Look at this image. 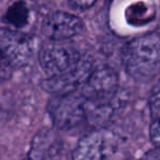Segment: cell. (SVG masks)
I'll use <instances>...</instances> for the list:
<instances>
[{
  "label": "cell",
  "instance_id": "1",
  "mask_svg": "<svg viewBox=\"0 0 160 160\" xmlns=\"http://www.w3.org/2000/svg\"><path fill=\"white\" fill-rule=\"evenodd\" d=\"M122 62L136 79L156 76L160 70V34L147 33L129 41L123 47Z\"/></svg>",
  "mask_w": 160,
  "mask_h": 160
},
{
  "label": "cell",
  "instance_id": "2",
  "mask_svg": "<svg viewBox=\"0 0 160 160\" xmlns=\"http://www.w3.org/2000/svg\"><path fill=\"white\" fill-rule=\"evenodd\" d=\"M1 48V78L6 80L14 69L29 64L33 56L34 43L32 38L18 30L2 28L0 33Z\"/></svg>",
  "mask_w": 160,
  "mask_h": 160
},
{
  "label": "cell",
  "instance_id": "3",
  "mask_svg": "<svg viewBox=\"0 0 160 160\" xmlns=\"http://www.w3.org/2000/svg\"><path fill=\"white\" fill-rule=\"evenodd\" d=\"M122 140L113 132L99 128L83 136L72 153L73 160H121Z\"/></svg>",
  "mask_w": 160,
  "mask_h": 160
},
{
  "label": "cell",
  "instance_id": "4",
  "mask_svg": "<svg viewBox=\"0 0 160 160\" xmlns=\"http://www.w3.org/2000/svg\"><path fill=\"white\" fill-rule=\"evenodd\" d=\"M88 102L85 97L77 92L54 96L48 102L47 111L53 124L62 131H70L77 127L88 116Z\"/></svg>",
  "mask_w": 160,
  "mask_h": 160
},
{
  "label": "cell",
  "instance_id": "5",
  "mask_svg": "<svg viewBox=\"0 0 160 160\" xmlns=\"http://www.w3.org/2000/svg\"><path fill=\"white\" fill-rule=\"evenodd\" d=\"M118 88V76L109 66L93 68L81 87L80 93L85 97L88 104L97 108L107 107L114 98Z\"/></svg>",
  "mask_w": 160,
  "mask_h": 160
},
{
  "label": "cell",
  "instance_id": "6",
  "mask_svg": "<svg viewBox=\"0 0 160 160\" xmlns=\"http://www.w3.org/2000/svg\"><path fill=\"white\" fill-rule=\"evenodd\" d=\"M87 56H82L76 48L59 43H52L42 47L38 62L48 77H58L77 70Z\"/></svg>",
  "mask_w": 160,
  "mask_h": 160
},
{
  "label": "cell",
  "instance_id": "7",
  "mask_svg": "<svg viewBox=\"0 0 160 160\" xmlns=\"http://www.w3.org/2000/svg\"><path fill=\"white\" fill-rule=\"evenodd\" d=\"M85 23L78 16L66 11H55L47 16L42 24V33L53 42L66 41L78 35Z\"/></svg>",
  "mask_w": 160,
  "mask_h": 160
},
{
  "label": "cell",
  "instance_id": "8",
  "mask_svg": "<svg viewBox=\"0 0 160 160\" xmlns=\"http://www.w3.org/2000/svg\"><path fill=\"white\" fill-rule=\"evenodd\" d=\"M92 69V60L86 57L77 70L58 77H47L46 79L42 80L41 87L44 91L53 96H65L72 93L77 91L78 88L82 87Z\"/></svg>",
  "mask_w": 160,
  "mask_h": 160
},
{
  "label": "cell",
  "instance_id": "9",
  "mask_svg": "<svg viewBox=\"0 0 160 160\" xmlns=\"http://www.w3.org/2000/svg\"><path fill=\"white\" fill-rule=\"evenodd\" d=\"M3 20L14 29H22L30 21V9L24 0H16L8 7Z\"/></svg>",
  "mask_w": 160,
  "mask_h": 160
},
{
  "label": "cell",
  "instance_id": "10",
  "mask_svg": "<svg viewBox=\"0 0 160 160\" xmlns=\"http://www.w3.org/2000/svg\"><path fill=\"white\" fill-rule=\"evenodd\" d=\"M149 109L153 118L160 116V80L149 96Z\"/></svg>",
  "mask_w": 160,
  "mask_h": 160
},
{
  "label": "cell",
  "instance_id": "11",
  "mask_svg": "<svg viewBox=\"0 0 160 160\" xmlns=\"http://www.w3.org/2000/svg\"><path fill=\"white\" fill-rule=\"evenodd\" d=\"M149 133H150L151 142L156 145L157 148H160V116L153 118Z\"/></svg>",
  "mask_w": 160,
  "mask_h": 160
},
{
  "label": "cell",
  "instance_id": "12",
  "mask_svg": "<svg viewBox=\"0 0 160 160\" xmlns=\"http://www.w3.org/2000/svg\"><path fill=\"white\" fill-rule=\"evenodd\" d=\"M97 0H69V3L76 9H89L96 3Z\"/></svg>",
  "mask_w": 160,
  "mask_h": 160
},
{
  "label": "cell",
  "instance_id": "13",
  "mask_svg": "<svg viewBox=\"0 0 160 160\" xmlns=\"http://www.w3.org/2000/svg\"><path fill=\"white\" fill-rule=\"evenodd\" d=\"M140 160H160V148H156L146 152Z\"/></svg>",
  "mask_w": 160,
  "mask_h": 160
},
{
  "label": "cell",
  "instance_id": "14",
  "mask_svg": "<svg viewBox=\"0 0 160 160\" xmlns=\"http://www.w3.org/2000/svg\"><path fill=\"white\" fill-rule=\"evenodd\" d=\"M25 160H32V159H31V158H30V159H25Z\"/></svg>",
  "mask_w": 160,
  "mask_h": 160
}]
</instances>
